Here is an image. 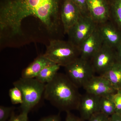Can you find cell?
Here are the masks:
<instances>
[{
    "instance_id": "cell-1",
    "label": "cell",
    "mask_w": 121,
    "mask_h": 121,
    "mask_svg": "<svg viewBox=\"0 0 121 121\" xmlns=\"http://www.w3.org/2000/svg\"><path fill=\"white\" fill-rule=\"evenodd\" d=\"M62 0H1V35L9 37L22 33V21L26 17L38 18L49 32L56 31L58 26Z\"/></svg>"
},
{
    "instance_id": "cell-2",
    "label": "cell",
    "mask_w": 121,
    "mask_h": 121,
    "mask_svg": "<svg viewBox=\"0 0 121 121\" xmlns=\"http://www.w3.org/2000/svg\"><path fill=\"white\" fill-rule=\"evenodd\" d=\"M66 74L58 73L45 84L43 97L60 111L78 110L82 95Z\"/></svg>"
},
{
    "instance_id": "cell-3",
    "label": "cell",
    "mask_w": 121,
    "mask_h": 121,
    "mask_svg": "<svg viewBox=\"0 0 121 121\" xmlns=\"http://www.w3.org/2000/svg\"><path fill=\"white\" fill-rule=\"evenodd\" d=\"M22 93L23 102L21 105V112L28 114L39 104L43 97L45 84L35 78H21L13 83Z\"/></svg>"
},
{
    "instance_id": "cell-4",
    "label": "cell",
    "mask_w": 121,
    "mask_h": 121,
    "mask_svg": "<svg viewBox=\"0 0 121 121\" xmlns=\"http://www.w3.org/2000/svg\"><path fill=\"white\" fill-rule=\"evenodd\" d=\"M43 55L52 62L65 67L80 57V52L79 48L70 41L53 39Z\"/></svg>"
},
{
    "instance_id": "cell-5",
    "label": "cell",
    "mask_w": 121,
    "mask_h": 121,
    "mask_svg": "<svg viewBox=\"0 0 121 121\" xmlns=\"http://www.w3.org/2000/svg\"><path fill=\"white\" fill-rule=\"evenodd\" d=\"M65 68L66 75L78 88L83 87L95 73L90 61L80 56Z\"/></svg>"
},
{
    "instance_id": "cell-6",
    "label": "cell",
    "mask_w": 121,
    "mask_h": 121,
    "mask_svg": "<svg viewBox=\"0 0 121 121\" xmlns=\"http://www.w3.org/2000/svg\"><path fill=\"white\" fill-rule=\"evenodd\" d=\"M98 24L90 16H82L67 34L69 41L79 48L83 43L97 28Z\"/></svg>"
},
{
    "instance_id": "cell-7",
    "label": "cell",
    "mask_w": 121,
    "mask_h": 121,
    "mask_svg": "<svg viewBox=\"0 0 121 121\" xmlns=\"http://www.w3.org/2000/svg\"><path fill=\"white\" fill-rule=\"evenodd\" d=\"M90 61L95 73L102 75L118 61L115 49L103 44Z\"/></svg>"
},
{
    "instance_id": "cell-8",
    "label": "cell",
    "mask_w": 121,
    "mask_h": 121,
    "mask_svg": "<svg viewBox=\"0 0 121 121\" xmlns=\"http://www.w3.org/2000/svg\"><path fill=\"white\" fill-rule=\"evenodd\" d=\"M83 87L86 93L98 97L112 95L117 91L108 79L102 75L94 76Z\"/></svg>"
},
{
    "instance_id": "cell-9",
    "label": "cell",
    "mask_w": 121,
    "mask_h": 121,
    "mask_svg": "<svg viewBox=\"0 0 121 121\" xmlns=\"http://www.w3.org/2000/svg\"><path fill=\"white\" fill-rule=\"evenodd\" d=\"M82 15L71 0H63L60 11V17L64 32L67 33Z\"/></svg>"
},
{
    "instance_id": "cell-10",
    "label": "cell",
    "mask_w": 121,
    "mask_h": 121,
    "mask_svg": "<svg viewBox=\"0 0 121 121\" xmlns=\"http://www.w3.org/2000/svg\"><path fill=\"white\" fill-rule=\"evenodd\" d=\"M103 44L115 49L121 43V30L108 21L98 24Z\"/></svg>"
},
{
    "instance_id": "cell-11",
    "label": "cell",
    "mask_w": 121,
    "mask_h": 121,
    "mask_svg": "<svg viewBox=\"0 0 121 121\" xmlns=\"http://www.w3.org/2000/svg\"><path fill=\"white\" fill-rule=\"evenodd\" d=\"M90 16L98 24L108 21L110 9L106 0H86Z\"/></svg>"
},
{
    "instance_id": "cell-12",
    "label": "cell",
    "mask_w": 121,
    "mask_h": 121,
    "mask_svg": "<svg viewBox=\"0 0 121 121\" xmlns=\"http://www.w3.org/2000/svg\"><path fill=\"white\" fill-rule=\"evenodd\" d=\"M103 44L102 40L97 27L95 31L79 47L80 57L86 60H90Z\"/></svg>"
},
{
    "instance_id": "cell-13",
    "label": "cell",
    "mask_w": 121,
    "mask_h": 121,
    "mask_svg": "<svg viewBox=\"0 0 121 121\" xmlns=\"http://www.w3.org/2000/svg\"><path fill=\"white\" fill-rule=\"evenodd\" d=\"M100 97L87 93L82 96L78 110L82 119L88 121L93 115L100 112Z\"/></svg>"
},
{
    "instance_id": "cell-14",
    "label": "cell",
    "mask_w": 121,
    "mask_h": 121,
    "mask_svg": "<svg viewBox=\"0 0 121 121\" xmlns=\"http://www.w3.org/2000/svg\"><path fill=\"white\" fill-rule=\"evenodd\" d=\"M53 63H54L48 59L43 54L40 55L22 71L21 78L28 79L35 78L44 68Z\"/></svg>"
},
{
    "instance_id": "cell-15",
    "label": "cell",
    "mask_w": 121,
    "mask_h": 121,
    "mask_svg": "<svg viewBox=\"0 0 121 121\" xmlns=\"http://www.w3.org/2000/svg\"><path fill=\"white\" fill-rule=\"evenodd\" d=\"M110 82L113 86L118 90L121 89V63H115L103 75Z\"/></svg>"
},
{
    "instance_id": "cell-16",
    "label": "cell",
    "mask_w": 121,
    "mask_h": 121,
    "mask_svg": "<svg viewBox=\"0 0 121 121\" xmlns=\"http://www.w3.org/2000/svg\"><path fill=\"white\" fill-rule=\"evenodd\" d=\"M60 67L59 65L55 63L48 65L40 72L35 78L44 84L48 83L55 77Z\"/></svg>"
},
{
    "instance_id": "cell-17",
    "label": "cell",
    "mask_w": 121,
    "mask_h": 121,
    "mask_svg": "<svg viewBox=\"0 0 121 121\" xmlns=\"http://www.w3.org/2000/svg\"><path fill=\"white\" fill-rule=\"evenodd\" d=\"M99 104L100 112L109 117L115 113V107L111 95L100 97Z\"/></svg>"
},
{
    "instance_id": "cell-18",
    "label": "cell",
    "mask_w": 121,
    "mask_h": 121,
    "mask_svg": "<svg viewBox=\"0 0 121 121\" xmlns=\"http://www.w3.org/2000/svg\"><path fill=\"white\" fill-rule=\"evenodd\" d=\"M110 12L115 24L121 30V0H112Z\"/></svg>"
},
{
    "instance_id": "cell-19",
    "label": "cell",
    "mask_w": 121,
    "mask_h": 121,
    "mask_svg": "<svg viewBox=\"0 0 121 121\" xmlns=\"http://www.w3.org/2000/svg\"><path fill=\"white\" fill-rule=\"evenodd\" d=\"M9 95L12 104H20L23 102V97L21 91L16 86H13L9 91Z\"/></svg>"
},
{
    "instance_id": "cell-20",
    "label": "cell",
    "mask_w": 121,
    "mask_h": 121,
    "mask_svg": "<svg viewBox=\"0 0 121 121\" xmlns=\"http://www.w3.org/2000/svg\"><path fill=\"white\" fill-rule=\"evenodd\" d=\"M15 108L13 107L0 106V121H8L14 112Z\"/></svg>"
},
{
    "instance_id": "cell-21",
    "label": "cell",
    "mask_w": 121,
    "mask_h": 121,
    "mask_svg": "<svg viewBox=\"0 0 121 121\" xmlns=\"http://www.w3.org/2000/svg\"><path fill=\"white\" fill-rule=\"evenodd\" d=\"M111 96L115 107V113L121 114V89L117 90Z\"/></svg>"
},
{
    "instance_id": "cell-22",
    "label": "cell",
    "mask_w": 121,
    "mask_h": 121,
    "mask_svg": "<svg viewBox=\"0 0 121 121\" xmlns=\"http://www.w3.org/2000/svg\"><path fill=\"white\" fill-rule=\"evenodd\" d=\"M76 5L82 16H90L87 8L86 0H71Z\"/></svg>"
},
{
    "instance_id": "cell-23",
    "label": "cell",
    "mask_w": 121,
    "mask_h": 121,
    "mask_svg": "<svg viewBox=\"0 0 121 121\" xmlns=\"http://www.w3.org/2000/svg\"><path fill=\"white\" fill-rule=\"evenodd\" d=\"M88 121H110V117L99 112L93 115Z\"/></svg>"
},
{
    "instance_id": "cell-24",
    "label": "cell",
    "mask_w": 121,
    "mask_h": 121,
    "mask_svg": "<svg viewBox=\"0 0 121 121\" xmlns=\"http://www.w3.org/2000/svg\"><path fill=\"white\" fill-rule=\"evenodd\" d=\"M8 121H29L28 114L21 112L19 114H15V112L13 113Z\"/></svg>"
},
{
    "instance_id": "cell-25",
    "label": "cell",
    "mask_w": 121,
    "mask_h": 121,
    "mask_svg": "<svg viewBox=\"0 0 121 121\" xmlns=\"http://www.w3.org/2000/svg\"><path fill=\"white\" fill-rule=\"evenodd\" d=\"M39 121H61L59 115H53L44 117Z\"/></svg>"
},
{
    "instance_id": "cell-26",
    "label": "cell",
    "mask_w": 121,
    "mask_h": 121,
    "mask_svg": "<svg viewBox=\"0 0 121 121\" xmlns=\"http://www.w3.org/2000/svg\"><path fill=\"white\" fill-rule=\"evenodd\" d=\"M65 121H82V119L72 114L70 112H67Z\"/></svg>"
},
{
    "instance_id": "cell-27",
    "label": "cell",
    "mask_w": 121,
    "mask_h": 121,
    "mask_svg": "<svg viewBox=\"0 0 121 121\" xmlns=\"http://www.w3.org/2000/svg\"><path fill=\"white\" fill-rule=\"evenodd\" d=\"M117 60L121 63V43L115 49Z\"/></svg>"
},
{
    "instance_id": "cell-28",
    "label": "cell",
    "mask_w": 121,
    "mask_h": 121,
    "mask_svg": "<svg viewBox=\"0 0 121 121\" xmlns=\"http://www.w3.org/2000/svg\"><path fill=\"white\" fill-rule=\"evenodd\" d=\"M110 121H121V114H114L110 117Z\"/></svg>"
}]
</instances>
